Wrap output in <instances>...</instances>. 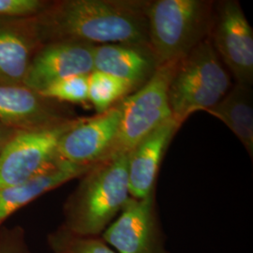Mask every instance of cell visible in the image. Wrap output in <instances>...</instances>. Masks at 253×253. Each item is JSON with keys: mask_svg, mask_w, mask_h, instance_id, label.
Returning a JSON list of instances; mask_svg holds the SVG:
<instances>
[{"mask_svg": "<svg viewBox=\"0 0 253 253\" xmlns=\"http://www.w3.org/2000/svg\"><path fill=\"white\" fill-rule=\"evenodd\" d=\"M101 239L118 253H169L164 247L153 195L130 198Z\"/></svg>", "mask_w": 253, "mask_h": 253, "instance_id": "obj_9", "label": "cell"}, {"mask_svg": "<svg viewBox=\"0 0 253 253\" xmlns=\"http://www.w3.org/2000/svg\"><path fill=\"white\" fill-rule=\"evenodd\" d=\"M88 76L74 75L54 82L40 94L57 102L84 104L88 102Z\"/></svg>", "mask_w": 253, "mask_h": 253, "instance_id": "obj_19", "label": "cell"}, {"mask_svg": "<svg viewBox=\"0 0 253 253\" xmlns=\"http://www.w3.org/2000/svg\"><path fill=\"white\" fill-rule=\"evenodd\" d=\"M178 61L159 66L143 86L120 101V124L111 157L128 153L145 137L172 119L168 88Z\"/></svg>", "mask_w": 253, "mask_h": 253, "instance_id": "obj_5", "label": "cell"}, {"mask_svg": "<svg viewBox=\"0 0 253 253\" xmlns=\"http://www.w3.org/2000/svg\"><path fill=\"white\" fill-rule=\"evenodd\" d=\"M132 90L127 83L110 74L93 71L88 76V101L98 115L108 111Z\"/></svg>", "mask_w": 253, "mask_h": 253, "instance_id": "obj_17", "label": "cell"}, {"mask_svg": "<svg viewBox=\"0 0 253 253\" xmlns=\"http://www.w3.org/2000/svg\"><path fill=\"white\" fill-rule=\"evenodd\" d=\"M211 22V43L236 84L253 83V31L238 1L217 3Z\"/></svg>", "mask_w": 253, "mask_h": 253, "instance_id": "obj_7", "label": "cell"}, {"mask_svg": "<svg viewBox=\"0 0 253 253\" xmlns=\"http://www.w3.org/2000/svg\"><path fill=\"white\" fill-rule=\"evenodd\" d=\"M145 14L150 48L159 67L180 60L208 38L212 3L203 0L148 1Z\"/></svg>", "mask_w": 253, "mask_h": 253, "instance_id": "obj_3", "label": "cell"}, {"mask_svg": "<svg viewBox=\"0 0 253 253\" xmlns=\"http://www.w3.org/2000/svg\"><path fill=\"white\" fill-rule=\"evenodd\" d=\"M231 80L208 37L182 57L168 88L172 119L181 126L191 114L208 111L221 100Z\"/></svg>", "mask_w": 253, "mask_h": 253, "instance_id": "obj_4", "label": "cell"}, {"mask_svg": "<svg viewBox=\"0 0 253 253\" xmlns=\"http://www.w3.org/2000/svg\"><path fill=\"white\" fill-rule=\"evenodd\" d=\"M144 0H65L33 16L42 44L72 41L126 44L151 51ZM152 52V51H151Z\"/></svg>", "mask_w": 253, "mask_h": 253, "instance_id": "obj_1", "label": "cell"}, {"mask_svg": "<svg viewBox=\"0 0 253 253\" xmlns=\"http://www.w3.org/2000/svg\"><path fill=\"white\" fill-rule=\"evenodd\" d=\"M0 253H27L23 237L18 231L9 232L1 237Z\"/></svg>", "mask_w": 253, "mask_h": 253, "instance_id": "obj_21", "label": "cell"}, {"mask_svg": "<svg viewBox=\"0 0 253 253\" xmlns=\"http://www.w3.org/2000/svg\"><path fill=\"white\" fill-rule=\"evenodd\" d=\"M42 45L33 16L0 18V84H23Z\"/></svg>", "mask_w": 253, "mask_h": 253, "instance_id": "obj_12", "label": "cell"}, {"mask_svg": "<svg viewBox=\"0 0 253 253\" xmlns=\"http://www.w3.org/2000/svg\"><path fill=\"white\" fill-rule=\"evenodd\" d=\"M77 120L73 118L55 126L20 130L13 136L0 153V190L29 180L59 163V141Z\"/></svg>", "mask_w": 253, "mask_h": 253, "instance_id": "obj_6", "label": "cell"}, {"mask_svg": "<svg viewBox=\"0 0 253 253\" xmlns=\"http://www.w3.org/2000/svg\"><path fill=\"white\" fill-rule=\"evenodd\" d=\"M94 45L72 41L42 45L34 54L23 84L41 92L53 83L94 71Z\"/></svg>", "mask_w": 253, "mask_h": 253, "instance_id": "obj_10", "label": "cell"}, {"mask_svg": "<svg viewBox=\"0 0 253 253\" xmlns=\"http://www.w3.org/2000/svg\"><path fill=\"white\" fill-rule=\"evenodd\" d=\"M207 112L221 120L253 157V99L251 86L236 84L232 90L227 92L215 106Z\"/></svg>", "mask_w": 253, "mask_h": 253, "instance_id": "obj_16", "label": "cell"}, {"mask_svg": "<svg viewBox=\"0 0 253 253\" xmlns=\"http://www.w3.org/2000/svg\"><path fill=\"white\" fill-rule=\"evenodd\" d=\"M93 64L94 71L123 80L133 90L143 86L158 68L150 50L126 44L95 46Z\"/></svg>", "mask_w": 253, "mask_h": 253, "instance_id": "obj_14", "label": "cell"}, {"mask_svg": "<svg viewBox=\"0 0 253 253\" xmlns=\"http://www.w3.org/2000/svg\"><path fill=\"white\" fill-rule=\"evenodd\" d=\"M180 126L171 119L145 137L127 156L129 195L133 199L154 194L158 172L172 137Z\"/></svg>", "mask_w": 253, "mask_h": 253, "instance_id": "obj_13", "label": "cell"}, {"mask_svg": "<svg viewBox=\"0 0 253 253\" xmlns=\"http://www.w3.org/2000/svg\"><path fill=\"white\" fill-rule=\"evenodd\" d=\"M127 154L95 164L82 177L65 208L64 228L74 235L99 236L130 199Z\"/></svg>", "mask_w": 253, "mask_h": 253, "instance_id": "obj_2", "label": "cell"}, {"mask_svg": "<svg viewBox=\"0 0 253 253\" xmlns=\"http://www.w3.org/2000/svg\"><path fill=\"white\" fill-rule=\"evenodd\" d=\"M93 166H81L60 161L51 169L29 180L0 190V224L20 208L46 192L83 176Z\"/></svg>", "mask_w": 253, "mask_h": 253, "instance_id": "obj_15", "label": "cell"}, {"mask_svg": "<svg viewBox=\"0 0 253 253\" xmlns=\"http://www.w3.org/2000/svg\"><path fill=\"white\" fill-rule=\"evenodd\" d=\"M48 5L41 0H0V18H23L39 14Z\"/></svg>", "mask_w": 253, "mask_h": 253, "instance_id": "obj_20", "label": "cell"}, {"mask_svg": "<svg viewBox=\"0 0 253 253\" xmlns=\"http://www.w3.org/2000/svg\"><path fill=\"white\" fill-rule=\"evenodd\" d=\"M54 253H118L98 236L74 235L65 228L50 237Z\"/></svg>", "mask_w": 253, "mask_h": 253, "instance_id": "obj_18", "label": "cell"}, {"mask_svg": "<svg viewBox=\"0 0 253 253\" xmlns=\"http://www.w3.org/2000/svg\"><path fill=\"white\" fill-rule=\"evenodd\" d=\"M73 118L60 102L24 84H0V123L17 130L55 126Z\"/></svg>", "mask_w": 253, "mask_h": 253, "instance_id": "obj_11", "label": "cell"}, {"mask_svg": "<svg viewBox=\"0 0 253 253\" xmlns=\"http://www.w3.org/2000/svg\"><path fill=\"white\" fill-rule=\"evenodd\" d=\"M120 101L94 118H78L61 137L57 157L81 166H93L109 159L119 129Z\"/></svg>", "mask_w": 253, "mask_h": 253, "instance_id": "obj_8", "label": "cell"}, {"mask_svg": "<svg viewBox=\"0 0 253 253\" xmlns=\"http://www.w3.org/2000/svg\"><path fill=\"white\" fill-rule=\"evenodd\" d=\"M18 131L17 129H14L12 127L5 126L0 123V153L4 146L9 142V140L15 135Z\"/></svg>", "mask_w": 253, "mask_h": 253, "instance_id": "obj_22", "label": "cell"}]
</instances>
